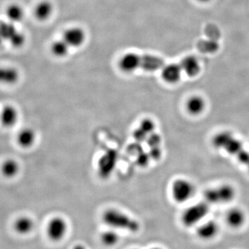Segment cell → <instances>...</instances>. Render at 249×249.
<instances>
[{"label":"cell","instance_id":"cell-1","mask_svg":"<svg viewBox=\"0 0 249 249\" xmlns=\"http://www.w3.org/2000/svg\"><path fill=\"white\" fill-rule=\"evenodd\" d=\"M103 222L116 230H123L130 232H138L140 224L137 219L120 210L109 209L106 210L102 214Z\"/></svg>","mask_w":249,"mask_h":249},{"label":"cell","instance_id":"cell-2","mask_svg":"<svg viewBox=\"0 0 249 249\" xmlns=\"http://www.w3.org/2000/svg\"><path fill=\"white\" fill-rule=\"evenodd\" d=\"M209 206L207 202H200L187 208L181 214V222L184 227L191 228L198 225L207 216Z\"/></svg>","mask_w":249,"mask_h":249},{"label":"cell","instance_id":"cell-3","mask_svg":"<svg viewBox=\"0 0 249 249\" xmlns=\"http://www.w3.org/2000/svg\"><path fill=\"white\" fill-rule=\"evenodd\" d=\"M0 40L1 43L9 42L15 48H20L25 43L26 37L23 33L18 31L14 23L0 22Z\"/></svg>","mask_w":249,"mask_h":249},{"label":"cell","instance_id":"cell-4","mask_svg":"<svg viewBox=\"0 0 249 249\" xmlns=\"http://www.w3.org/2000/svg\"><path fill=\"white\" fill-rule=\"evenodd\" d=\"M235 191L230 185H222L217 188H210L204 193L205 200L208 204L228 203L233 200Z\"/></svg>","mask_w":249,"mask_h":249},{"label":"cell","instance_id":"cell-5","mask_svg":"<svg viewBox=\"0 0 249 249\" xmlns=\"http://www.w3.org/2000/svg\"><path fill=\"white\" fill-rule=\"evenodd\" d=\"M172 196L178 204L186 202L193 196L195 188L193 183L185 178H178L172 185Z\"/></svg>","mask_w":249,"mask_h":249},{"label":"cell","instance_id":"cell-6","mask_svg":"<svg viewBox=\"0 0 249 249\" xmlns=\"http://www.w3.org/2000/svg\"><path fill=\"white\" fill-rule=\"evenodd\" d=\"M117 151L114 149H109L100 157L98 161V173L101 178L106 179L114 173L117 164Z\"/></svg>","mask_w":249,"mask_h":249},{"label":"cell","instance_id":"cell-7","mask_svg":"<svg viewBox=\"0 0 249 249\" xmlns=\"http://www.w3.org/2000/svg\"><path fill=\"white\" fill-rule=\"evenodd\" d=\"M47 235L53 242H59L65 238L68 231V224L65 218L56 216L52 217L47 224Z\"/></svg>","mask_w":249,"mask_h":249},{"label":"cell","instance_id":"cell-8","mask_svg":"<svg viewBox=\"0 0 249 249\" xmlns=\"http://www.w3.org/2000/svg\"><path fill=\"white\" fill-rule=\"evenodd\" d=\"M219 225L215 221L209 220L197 227L196 234L201 240L209 241L214 239L219 232Z\"/></svg>","mask_w":249,"mask_h":249},{"label":"cell","instance_id":"cell-9","mask_svg":"<svg viewBox=\"0 0 249 249\" xmlns=\"http://www.w3.org/2000/svg\"><path fill=\"white\" fill-rule=\"evenodd\" d=\"M85 34L83 29L74 27L65 31L63 35V40L72 47H80L84 43Z\"/></svg>","mask_w":249,"mask_h":249},{"label":"cell","instance_id":"cell-10","mask_svg":"<svg viewBox=\"0 0 249 249\" xmlns=\"http://www.w3.org/2000/svg\"><path fill=\"white\" fill-rule=\"evenodd\" d=\"M19 114L16 107L6 106L0 109V124L5 127H12L17 124Z\"/></svg>","mask_w":249,"mask_h":249},{"label":"cell","instance_id":"cell-11","mask_svg":"<svg viewBox=\"0 0 249 249\" xmlns=\"http://www.w3.org/2000/svg\"><path fill=\"white\" fill-rule=\"evenodd\" d=\"M182 72L180 65L170 64L162 68L161 77L165 83L176 84L181 79Z\"/></svg>","mask_w":249,"mask_h":249},{"label":"cell","instance_id":"cell-12","mask_svg":"<svg viewBox=\"0 0 249 249\" xmlns=\"http://www.w3.org/2000/svg\"><path fill=\"white\" fill-rule=\"evenodd\" d=\"M141 55L134 53L125 54L121 59L119 67L123 71L132 73L140 68Z\"/></svg>","mask_w":249,"mask_h":249},{"label":"cell","instance_id":"cell-13","mask_svg":"<svg viewBox=\"0 0 249 249\" xmlns=\"http://www.w3.org/2000/svg\"><path fill=\"white\" fill-rule=\"evenodd\" d=\"M164 66L163 59L157 55H141L140 68L147 71H155L160 70Z\"/></svg>","mask_w":249,"mask_h":249},{"label":"cell","instance_id":"cell-14","mask_svg":"<svg viewBox=\"0 0 249 249\" xmlns=\"http://www.w3.org/2000/svg\"><path fill=\"white\" fill-rule=\"evenodd\" d=\"M180 66L182 71L191 78L197 76L201 71L200 62L194 56H188L183 58L180 63Z\"/></svg>","mask_w":249,"mask_h":249},{"label":"cell","instance_id":"cell-15","mask_svg":"<svg viewBox=\"0 0 249 249\" xmlns=\"http://www.w3.org/2000/svg\"><path fill=\"white\" fill-rule=\"evenodd\" d=\"M227 222L229 227L232 229H240L245 224L246 214L242 209L233 208L227 213Z\"/></svg>","mask_w":249,"mask_h":249},{"label":"cell","instance_id":"cell-16","mask_svg":"<svg viewBox=\"0 0 249 249\" xmlns=\"http://www.w3.org/2000/svg\"><path fill=\"white\" fill-rule=\"evenodd\" d=\"M36 138L35 131L30 127H26L18 132L17 142L22 148H29L35 144Z\"/></svg>","mask_w":249,"mask_h":249},{"label":"cell","instance_id":"cell-17","mask_svg":"<svg viewBox=\"0 0 249 249\" xmlns=\"http://www.w3.org/2000/svg\"><path fill=\"white\" fill-rule=\"evenodd\" d=\"M19 79V72L13 67H0V84H16Z\"/></svg>","mask_w":249,"mask_h":249},{"label":"cell","instance_id":"cell-18","mask_svg":"<svg viewBox=\"0 0 249 249\" xmlns=\"http://www.w3.org/2000/svg\"><path fill=\"white\" fill-rule=\"evenodd\" d=\"M34 222L28 216H22L15 221L14 229L16 233L20 235H27L30 234L34 229Z\"/></svg>","mask_w":249,"mask_h":249},{"label":"cell","instance_id":"cell-19","mask_svg":"<svg viewBox=\"0 0 249 249\" xmlns=\"http://www.w3.org/2000/svg\"><path fill=\"white\" fill-rule=\"evenodd\" d=\"M53 12V4L49 1H42L34 9V16L37 20L43 22L51 18Z\"/></svg>","mask_w":249,"mask_h":249},{"label":"cell","instance_id":"cell-20","mask_svg":"<svg viewBox=\"0 0 249 249\" xmlns=\"http://www.w3.org/2000/svg\"><path fill=\"white\" fill-rule=\"evenodd\" d=\"M206 103L204 98L199 96H193L186 101V110L191 115H199L204 110Z\"/></svg>","mask_w":249,"mask_h":249},{"label":"cell","instance_id":"cell-21","mask_svg":"<svg viewBox=\"0 0 249 249\" xmlns=\"http://www.w3.org/2000/svg\"><path fill=\"white\" fill-rule=\"evenodd\" d=\"M19 169H20V167H19V163L17 160H13V159H8V160H5L1 163V168H0L3 176L9 178H14L17 176Z\"/></svg>","mask_w":249,"mask_h":249},{"label":"cell","instance_id":"cell-22","mask_svg":"<svg viewBox=\"0 0 249 249\" xmlns=\"http://www.w3.org/2000/svg\"><path fill=\"white\" fill-rule=\"evenodd\" d=\"M5 14L9 22L16 24L24 19V10L20 5L11 4L6 8Z\"/></svg>","mask_w":249,"mask_h":249},{"label":"cell","instance_id":"cell-23","mask_svg":"<svg viewBox=\"0 0 249 249\" xmlns=\"http://www.w3.org/2000/svg\"><path fill=\"white\" fill-rule=\"evenodd\" d=\"M233 135L231 132L224 131L216 134L213 139V145L217 149L224 150L228 144L233 139Z\"/></svg>","mask_w":249,"mask_h":249},{"label":"cell","instance_id":"cell-24","mask_svg":"<svg viewBox=\"0 0 249 249\" xmlns=\"http://www.w3.org/2000/svg\"><path fill=\"white\" fill-rule=\"evenodd\" d=\"M119 240H120V237L117 232L114 231V229L106 231L103 232L101 235V242L106 247H114L117 245Z\"/></svg>","mask_w":249,"mask_h":249},{"label":"cell","instance_id":"cell-25","mask_svg":"<svg viewBox=\"0 0 249 249\" xmlns=\"http://www.w3.org/2000/svg\"><path fill=\"white\" fill-rule=\"evenodd\" d=\"M70 46L63 40L54 42L52 45V52L57 57H65L69 52Z\"/></svg>","mask_w":249,"mask_h":249},{"label":"cell","instance_id":"cell-26","mask_svg":"<svg viewBox=\"0 0 249 249\" xmlns=\"http://www.w3.org/2000/svg\"><path fill=\"white\" fill-rule=\"evenodd\" d=\"M243 149L242 142L236 139L235 137H233V139L228 144L224 150L230 155L236 156Z\"/></svg>","mask_w":249,"mask_h":249},{"label":"cell","instance_id":"cell-27","mask_svg":"<svg viewBox=\"0 0 249 249\" xmlns=\"http://www.w3.org/2000/svg\"><path fill=\"white\" fill-rule=\"evenodd\" d=\"M139 127L142 129V132H145L147 136H149L155 132V123L152 119H144L141 121Z\"/></svg>","mask_w":249,"mask_h":249},{"label":"cell","instance_id":"cell-28","mask_svg":"<svg viewBox=\"0 0 249 249\" xmlns=\"http://www.w3.org/2000/svg\"><path fill=\"white\" fill-rule=\"evenodd\" d=\"M237 160L242 164L247 165L249 163V152L246 151L245 150H242L237 155Z\"/></svg>","mask_w":249,"mask_h":249},{"label":"cell","instance_id":"cell-29","mask_svg":"<svg viewBox=\"0 0 249 249\" xmlns=\"http://www.w3.org/2000/svg\"><path fill=\"white\" fill-rule=\"evenodd\" d=\"M72 249H87L86 247H85L84 245H76L73 247Z\"/></svg>","mask_w":249,"mask_h":249},{"label":"cell","instance_id":"cell-30","mask_svg":"<svg viewBox=\"0 0 249 249\" xmlns=\"http://www.w3.org/2000/svg\"><path fill=\"white\" fill-rule=\"evenodd\" d=\"M199 2L203 3V4H207V3L211 2L212 0H197Z\"/></svg>","mask_w":249,"mask_h":249},{"label":"cell","instance_id":"cell-31","mask_svg":"<svg viewBox=\"0 0 249 249\" xmlns=\"http://www.w3.org/2000/svg\"><path fill=\"white\" fill-rule=\"evenodd\" d=\"M150 249H163L160 248V247H154V248H152Z\"/></svg>","mask_w":249,"mask_h":249},{"label":"cell","instance_id":"cell-32","mask_svg":"<svg viewBox=\"0 0 249 249\" xmlns=\"http://www.w3.org/2000/svg\"><path fill=\"white\" fill-rule=\"evenodd\" d=\"M247 166H248L249 170V163L248 165H247Z\"/></svg>","mask_w":249,"mask_h":249}]
</instances>
